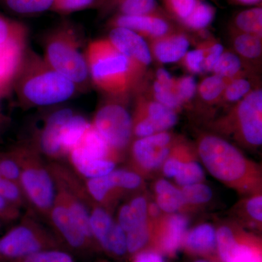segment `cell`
Instances as JSON below:
<instances>
[{
    "label": "cell",
    "instance_id": "obj_1",
    "mask_svg": "<svg viewBox=\"0 0 262 262\" xmlns=\"http://www.w3.org/2000/svg\"><path fill=\"white\" fill-rule=\"evenodd\" d=\"M12 87L24 108L61 104L81 93L72 81L29 47Z\"/></svg>",
    "mask_w": 262,
    "mask_h": 262
},
{
    "label": "cell",
    "instance_id": "obj_2",
    "mask_svg": "<svg viewBox=\"0 0 262 262\" xmlns=\"http://www.w3.org/2000/svg\"><path fill=\"white\" fill-rule=\"evenodd\" d=\"M91 84L110 97L127 99L139 91L146 73L107 37L91 41L84 51Z\"/></svg>",
    "mask_w": 262,
    "mask_h": 262
},
{
    "label": "cell",
    "instance_id": "obj_3",
    "mask_svg": "<svg viewBox=\"0 0 262 262\" xmlns=\"http://www.w3.org/2000/svg\"><path fill=\"white\" fill-rule=\"evenodd\" d=\"M46 62L74 82L81 93L91 85L84 52L81 49L77 29L71 22H61L48 31L42 41Z\"/></svg>",
    "mask_w": 262,
    "mask_h": 262
},
{
    "label": "cell",
    "instance_id": "obj_4",
    "mask_svg": "<svg viewBox=\"0 0 262 262\" xmlns=\"http://www.w3.org/2000/svg\"><path fill=\"white\" fill-rule=\"evenodd\" d=\"M20 165L19 185L27 203L48 220L54 204L56 188L42 155L33 143H23L11 149Z\"/></svg>",
    "mask_w": 262,
    "mask_h": 262
},
{
    "label": "cell",
    "instance_id": "obj_5",
    "mask_svg": "<svg viewBox=\"0 0 262 262\" xmlns=\"http://www.w3.org/2000/svg\"><path fill=\"white\" fill-rule=\"evenodd\" d=\"M198 151L208 171L222 182H237L247 172L248 161L242 153L219 136L202 138Z\"/></svg>",
    "mask_w": 262,
    "mask_h": 262
},
{
    "label": "cell",
    "instance_id": "obj_6",
    "mask_svg": "<svg viewBox=\"0 0 262 262\" xmlns=\"http://www.w3.org/2000/svg\"><path fill=\"white\" fill-rule=\"evenodd\" d=\"M57 246L53 234L32 217L26 216L0 239V258L18 261L39 251L56 249Z\"/></svg>",
    "mask_w": 262,
    "mask_h": 262
},
{
    "label": "cell",
    "instance_id": "obj_7",
    "mask_svg": "<svg viewBox=\"0 0 262 262\" xmlns=\"http://www.w3.org/2000/svg\"><path fill=\"white\" fill-rule=\"evenodd\" d=\"M125 100L107 96L91 122L116 154L126 149L133 136V117L125 107Z\"/></svg>",
    "mask_w": 262,
    "mask_h": 262
},
{
    "label": "cell",
    "instance_id": "obj_8",
    "mask_svg": "<svg viewBox=\"0 0 262 262\" xmlns=\"http://www.w3.org/2000/svg\"><path fill=\"white\" fill-rule=\"evenodd\" d=\"M227 120L232 122L239 137L251 146L262 144V90L256 87L236 103Z\"/></svg>",
    "mask_w": 262,
    "mask_h": 262
},
{
    "label": "cell",
    "instance_id": "obj_9",
    "mask_svg": "<svg viewBox=\"0 0 262 262\" xmlns=\"http://www.w3.org/2000/svg\"><path fill=\"white\" fill-rule=\"evenodd\" d=\"M171 19L166 12L160 10L144 15L117 14L108 20V26L110 28L130 29L148 41L179 29L172 23Z\"/></svg>",
    "mask_w": 262,
    "mask_h": 262
},
{
    "label": "cell",
    "instance_id": "obj_10",
    "mask_svg": "<svg viewBox=\"0 0 262 262\" xmlns=\"http://www.w3.org/2000/svg\"><path fill=\"white\" fill-rule=\"evenodd\" d=\"M75 113L72 108L61 107L48 115L37 139L33 143L41 155L53 160L63 158L61 147L62 130Z\"/></svg>",
    "mask_w": 262,
    "mask_h": 262
},
{
    "label": "cell",
    "instance_id": "obj_11",
    "mask_svg": "<svg viewBox=\"0 0 262 262\" xmlns=\"http://www.w3.org/2000/svg\"><path fill=\"white\" fill-rule=\"evenodd\" d=\"M107 38L118 51L146 73L152 61L146 39L130 29L122 27L110 28Z\"/></svg>",
    "mask_w": 262,
    "mask_h": 262
},
{
    "label": "cell",
    "instance_id": "obj_12",
    "mask_svg": "<svg viewBox=\"0 0 262 262\" xmlns=\"http://www.w3.org/2000/svg\"><path fill=\"white\" fill-rule=\"evenodd\" d=\"M48 220L51 222L61 239L72 249L83 251L89 246L91 241L84 235L68 208L58 196H56Z\"/></svg>",
    "mask_w": 262,
    "mask_h": 262
},
{
    "label": "cell",
    "instance_id": "obj_13",
    "mask_svg": "<svg viewBox=\"0 0 262 262\" xmlns=\"http://www.w3.org/2000/svg\"><path fill=\"white\" fill-rule=\"evenodd\" d=\"M146 42L152 59L161 63L179 62L190 46L189 36L179 29Z\"/></svg>",
    "mask_w": 262,
    "mask_h": 262
},
{
    "label": "cell",
    "instance_id": "obj_14",
    "mask_svg": "<svg viewBox=\"0 0 262 262\" xmlns=\"http://www.w3.org/2000/svg\"><path fill=\"white\" fill-rule=\"evenodd\" d=\"M29 33L11 38L0 46V82L11 88L28 48Z\"/></svg>",
    "mask_w": 262,
    "mask_h": 262
},
{
    "label": "cell",
    "instance_id": "obj_15",
    "mask_svg": "<svg viewBox=\"0 0 262 262\" xmlns=\"http://www.w3.org/2000/svg\"><path fill=\"white\" fill-rule=\"evenodd\" d=\"M169 146L159 147L155 145L149 138H139L134 141L132 153L134 160L143 168L154 170L165 163L170 155Z\"/></svg>",
    "mask_w": 262,
    "mask_h": 262
},
{
    "label": "cell",
    "instance_id": "obj_16",
    "mask_svg": "<svg viewBox=\"0 0 262 262\" xmlns=\"http://www.w3.org/2000/svg\"><path fill=\"white\" fill-rule=\"evenodd\" d=\"M67 157L76 173L87 179L103 177L115 169L114 160L95 159L75 149L72 150Z\"/></svg>",
    "mask_w": 262,
    "mask_h": 262
},
{
    "label": "cell",
    "instance_id": "obj_17",
    "mask_svg": "<svg viewBox=\"0 0 262 262\" xmlns=\"http://www.w3.org/2000/svg\"><path fill=\"white\" fill-rule=\"evenodd\" d=\"M136 101L142 106L146 116L154 125L157 132L167 131L178 122L177 112L155 101L152 98L140 95L136 98Z\"/></svg>",
    "mask_w": 262,
    "mask_h": 262
},
{
    "label": "cell",
    "instance_id": "obj_18",
    "mask_svg": "<svg viewBox=\"0 0 262 262\" xmlns=\"http://www.w3.org/2000/svg\"><path fill=\"white\" fill-rule=\"evenodd\" d=\"M73 149L95 159L113 160L112 157L117 155L91 122H90V125L78 145Z\"/></svg>",
    "mask_w": 262,
    "mask_h": 262
},
{
    "label": "cell",
    "instance_id": "obj_19",
    "mask_svg": "<svg viewBox=\"0 0 262 262\" xmlns=\"http://www.w3.org/2000/svg\"><path fill=\"white\" fill-rule=\"evenodd\" d=\"M234 53L243 62H253L261 59L262 37L229 30Z\"/></svg>",
    "mask_w": 262,
    "mask_h": 262
},
{
    "label": "cell",
    "instance_id": "obj_20",
    "mask_svg": "<svg viewBox=\"0 0 262 262\" xmlns=\"http://www.w3.org/2000/svg\"><path fill=\"white\" fill-rule=\"evenodd\" d=\"M147 214L148 206L145 198L137 196L120 208L118 225L125 232H129L145 223Z\"/></svg>",
    "mask_w": 262,
    "mask_h": 262
},
{
    "label": "cell",
    "instance_id": "obj_21",
    "mask_svg": "<svg viewBox=\"0 0 262 262\" xmlns=\"http://www.w3.org/2000/svg\"><path fill=\"white\" fill-rule=\"evenodd\" d=\"M90 122L80 114L75 113L63 127L61 137V147L63 157H67L78 145Z\"/></svg>",
    "mask_w": 262,
    "mask_h": 262
},
{
    "label": "cell",
    "instance_id": "obj_22",
    "mask_svg": "<svg viewBox=\"0 0 262 262\" xmlns=\"http://www.w3.org/2000/svg\"><path fill=\"white\" fill-rule=\"evenodd\" d=\"M215 15L214 7L207 3L206 0H201L194 5L189 15L179 24L183 28L194 32H203L211 25Z\"/></svg>",
    "mask_w": 262,
    "mask_h": 262
},
{
    "label": "cell",
    "instance_id": "obj_23",
    "mask_svg": "<svg viewBox=\"0 0 262 262\" xmlns=\"http://www.w3.org/2000/svg\"><path fill=\"white\" fill-rule=\"evenodd\" d=\"M229 30L262 37L261 5L242 10L234 15Z\"/></svg>",
    "mask_w": 262,
    "mask_h": 262
},
{
    "label": "cell",
    "instance_id": "obj_24",
    "mask_svg": "<svg viewBox=\"0 0 262 262\" xmlns=\"http://www.w3.org/2000/svg\"><path fill=\"white\" fill-rule=\"evenodd\" d=\"M188 226L189 220L185 215L175 214L168 219L163 239V247L169 254H173L178 251L185 237Z\"/></svg>",
    "mask_w": 262,
    "mask_h": 262
},
{
    "label": "cell",
    "instance_id": "obj_25",
    "mask_svg": "<svg viewBox=\"0 0 262 262\" xmlns=\"http://www.w3.org/2000/svg\"><path fill=\"white\" fill-rule=\"evenodd\" d=\"M55 0H0V5L13 14L30 17L51 11Z\"/></svg>",
    "mask_w": 262,
    "mask_h": 262
},
{
    "label": "cell",
    "instance_id": "obj_26",
    "mask_svg": "<svg viewBox=\"0 0 262 262\" xmlns=\"http://www.w3.org/2000/svg\"><path fill=\"white\" fill-rule=\"evenodd\" d=\"M56 196H58L68 208L71 214L80 227L81 230L83 232L84 235L90 241H92L94 237L90 226L89 208L83 203L64 191L56 189Z\"/></svg>",
    "mask_w": 262,
    "mask_h": 262
},
{
    "label": "cell",
    "instance_id": "obj_27",
    "mask_svg": "<svg viewBox=\"0 0 262 262\" xmlns=\"http://www.w3.org/2000/svg\"><path fill=\"white\" fill-rule=\"evenodd\" d=\"M106 9L116 10L117 14L139 15L160 10L157 0H106Z\"/></svg>",
    "mask_w": 262,
    "mask_h": 262
},
{
    "label": "cell",
    "instance_id": "obj_28",
    "mask_svg": "<svg viewBox=\"0 0 262 262\" xmlns=\"http://www.w3.org/2000/svg\"><path fill=\"white\" fill-rule=\"evenodd\" d=\"M155 190L158 194L157 204L166 213H175L185 203L181 190L165 179L157 182Z\"/></svg>",
    "mask_w": 262,
    "mask_h": 262
},
{
    "label": "cell",
    "instance_id": "obj_29",
    "mask_svg": "<svg viewBox=\"0 0 262 262\" xmlns=\"http://www.w3.org/2000/svg\"><path fill=\"white\" fill-rule=\"evenodd\" d=\"M245 65L242 60L234 52L224 51L213 67V75L224 78L233 80L239 77H246Z\"/></svg>",
    "mask_w": 262,
    "mask_h": 262
},
{
    "label": "cell",
    "instance_id": "obj_30",
    "mask_svg": "<svg viewBox=\"0 0 262 262\" xmlns=\"http://www.w3.org/2000/svg\"><path fill=\"white\" fill-rule=\"evenodd\" d=\"M229 79L213 75L208 76L198 84L196 94L201 101L207 104L219 103L222 94L227 87Z\"/></svg>",
    "mask_w": 262,
    "mask_h": 262
},
{
    "label": "cell",
    "instance_id": "obj_31",
    "mask_svg": "<svg viewBox=\"0 0 262 262\" xmlns=\"http://www.w3.org/2000/svg\"><path fill=\"white\" fill-rule=\"evenodd\" d=\"M215 232L211 225L204 224L192 229L186 239L187 247L196 252H208L214 248Z\"/></svg>",
    "mask_w": 262,
    "mask_h": 262
},
{
    "label": "cell",
    "instance_id": "obj_32",
    "mask_svg": "<svg viewBox=\"0 0 262 262\" xmlns=\"http://www.w3.org/2000/svg\"><path fill=\"white\" fill-rule=\"evenodd\" d=\"M111 215L102 207L96 206L90 210V226L93 237L101 244L114 225Z\"/></svg>",
    "mask_w": 262,
    "mask_h": 262
},
{
    "label": "cell",
    "instance_id": "obj_33",
    "mask_svg": "<svg viewBox=\"0 0 262 262\" xmlns=\"http://www.w3.org/2000/svg\"><path fill=\"white\" fill-rule=\"evenodd\" d=\"M254 85L246 77H239L229 81L219 103H236L247 96Z\"/></svg>",
    "mask_w": 262,
    "mask_h": 262
},
{
    "label": "cell",
    "instance_id": "obj_34",
    "mask_svg": "<svg viewBox=\"0 0 262 262\" xmlns=\"http://www.w3.org/2000/svg\"><path fill=\"white\" fill-rule=\"evenodd\" d=\"M100 245L108 252L116 256H122L127 251L126 232L118 223L115 222L103 242Z\"/></svg>",
    "mask_w": 262,
    "mask_h": 262
},
{
    "label": "cell",
    "instance_id": "obj_35",
    "mask_svg": "<svg viewBox=\"0 0 262 262\" xmlns=\"http://www.w3.org/2000/svg\"><path fill=\"white\" fill-rule=\"evenodd\" d=\"M106 0H55L51 11L67 15L82 10L103 6Z\"/></svg>",
    "mask_w": 262,
    "mask_h": 262
},
{
    "label": "cell",
    "instance_id": "obj_36",
    "mask_svg": "<svg viewBox=\"0 0 262 262\" xmlns=\"http://www.w3.org/2000/svg\"><path fill=\"white\" fill-rule=\"evenodd\" d=\"M219 252L224 262H232L239 244L236 242L232 230L227 227H222L215 233Z\"/></svg>",
    "mask_w": 262,
    "mask_h": 262
},
{
    "label": "cell",
    "instance_id": "obj_37",
    "mask_svg": "<svg viewBox=\"0 0 262 262\" xmlns=\"http://www.w3.org/2000/svg\"><path fill=\"white\" fill-rule=\"evenodd\" d=\"M198 84L192 75L174 78L173 91L182 105L190 102L195 97Z\"/></svg>",
    "mask_w": 262,
    "mask_h": 262
},
{
    "label": "cell",
    "instance_id": "obj_38",
    "mask_svg": "<svg viewBox=\"0 0 262 262\" xmlns=\"http://www.w3.org/2000/svg\"><path fill=\"white\" fill-rule=\"evenodd\" d=\"M174 178L179 185L185 187L201 182L204 178V170L196 162L182 163L179 173Z\"/></svg>",
    "mask_w": 262,
    "mask_h": 262
},
{
    "label": "cell",
    "instance_id": "obj_39",
    "mask_svg": "<svg viewBox=\"0 0 262 262\" xmlns=\"http://www.w3.org/2000/svg\"><path fill=\"white\" fill-rule=\"evenodd\" d=\"M206 45V40L200 42L195 49L188 51L179 61L182 63L183 67L191 74L195 75L203 72Z\"/></svg>",
    "mask_w": 262,
    "mask_h": 262
},
{
    "label": "cell",
    "instance_id": "obj_40",
    "mask_svg": "<svg viewBox=\"0 0 262 262\" xmlns=\"http://www.w3.org/2000/svg\"><path fill=\"white\" fill-rule=\"evenodd\" d=\"M0 196L13 206L20 208L26 206L27 200L20 186L5 179L0 174Z\"/></svg>",
    "mask_w": 262,
    "mask_h": 262
},
{
    "label": "cell",
    "instance_id": "obj_41",
    "mask_svg": "<svg viewBox=\"0 0 262 262\" xmlns=\"http://www.w3.org/2000/svg\"><path fill=\"white\" fill-rule=\"evenodd\" d=\"M182 193L184 203L190 204H201L207 203L213 196L211 188L201 183L191 184L183 187Z\"/></svg>",
    "mask_w": 262,
    "mask_h": 262
},
{
    "label": "cell",
    "instance_id": "obj_42",
    "mask_svg": "<svg viewBox=\"0 0 262 262\" xmlns=\"http://www.w3.org/2000/svg\"><path fill=\"white\" fill-rule=\"evenodd\" d=\"M165 11L177 23L189 15L194 5L201 0H162Z\"/></svg>",
    "mask_w": 262,
    "mask_h": 262
},
{
    "label": "cell",
    "instance_id": "obj_43",
    "mask_svg": "<svg viewBox=\"0 0 262 262\" xmlns=\"http://www.w3.org/2000/svg\"><path fill=\"white\" fill-rule=\"evenodd\" d=\"M108 175L116 189L133 190L137 189L141 184L140 176L128 170L115 169Z\"/></svg>",
    "mask_w": 262,
    "mask_h": 262
},
{
    "label": "cell",
    "instance_id": "obj_44",
    "mask_svg": "<svg viewBox=\"0 0 262 262\" xmlns=\"http://www.w3.org/2000/svg\"><path fill=\"white\" fill-rule=\"evenodd\" d=\"M0 174L5 179L19 185L20 165L11 149L8 151H0Z\"/></svg>",
    "mask_w": 262,
    "mask_h": 262
},
{
    "label": "cell",
    "instance_id": "obj_45",
    "mask_svg": "<svg viewBox=\"0 0 262 262\" xmlns=\"http://www.w3.org/2000/svg\"><path fill=\"white\" fill-rule=\"evenodd\" d=\"M29 33L25 24L0 14V46L11 38Z\"/></svg>",
    "mask_w": 262,
    "mask_h": 262
},
{
    "label": "cell",
    "instance_id": "obj_46",
    "mask_svg": "<svg viewBox=\"0 0 262 262\" xmlns=\"http://www.w3.org/2000/svg\"><path fill=\"white\" fill-rule=\"evenodd\" d=\"M14 262H75L73 258L65 251L48 249L33 253Z\"/></svg>",
    "mask_w": 262,
    "mask_h": 262
},
{
    "label": "cell",
    "instance_id": "obj_47",
    "mask_svg": "<svg viewBox=\"0 0 262 262\" xmlns=\"http://www.w3.org/2000/svg\"><path fill=\"white\" fill-rule=\"evenodd\" d=\"M151 97L162 104L177 112L182 107V103L176 96L173 89L163 87L154 80L151 86Z\"/></svg>",
    "mask_w": 262,
    "mask_h": 262
},
{
    "label": "cell",
    "instance_id": "obj_48",
    "mask_svg": "<svg viewBox=\"0 0 262 262\" xmlns=\"http://www.w3.org/2000/svg\"><path fill=\"white\" fill-rule=\"evenodd\" d=\"M149 232L147 222L126 232L127 250L136 253L144 247L149 241Z\"/></svg>",
    "mask_w": 262,
    "mask_h": 262
},
{
    "label": "cell",
    "instance_id": "obj_49",
    "mask_svg": "<svg viewBox=\"0 0 262 262\" xmlns=\"http://www.w3.org/2000/svg\"><path fill=\"white\" fill-rule=\"evenodd\" d=\"M206 42L203 72H211L215 63L225 49L220 42L213 38L206 39Z\"/></svg>",
    "mask_w": 262,
    "mask_h": 262
},
{
    "label": "cell",
    "instance_id": "obj_50",
    "mask_svg": "<svg viewBox=\"0 0 262 262\" xmlns=\"http://www.w3.org/2000/svg\"><path fill=\"white\" fill-rule=\"evenodd\" d=\"M232 262H261V258L249 246L239 245Z\"/></svg>",
    "mask_w": 262,
    "mask_h": 262
},
{
    "label": "cell",
    "instance_id": "obj_51",
    "mask_svg": "<svg viewBox=\"0 0 262 262\" xmlns=\"http://www.w3.org/2000/svg\"><path fill=\"white\" fill-rule=\"evenodd\" d=\"M20 215V208L0 196V220L5 222L16 220Z\"/></svg>",
    "mask_w": 262,
    "mask_h": 262
},
{
    "label": "cell",
    "instance_id": "obj_52",
    "mask_svg": "<svg viewBox=\"0 0 262 262\" xmlns=\"http://www.w3.org/2000/svg\"><path fill=\"white\" fill-rule=\"evenodd\" d=\"M246 209L248 214L255 220L262 221V198L261 196H256L251 198L246 204Z\"/></svg>",
    "mask_w": 262,
    "mask_h": 262
},
{
    "label": "cell",
    "instance_id": "obj_53",
    "mask_svg": "<svg viewBox=\"0 0 262 262\" xmlns=\"http://www.w3.org/2000/svg\"><path fill=\"white\" fill-rule=\"evenodd\" d=\"M183 162L176 158H168L164 163V174L168 178L175 177L179 173Z\"/></svg>",
    "mask_w": 262,
    "mask_h": 262
},
{
    "label": "cell",
    "instance_id": "obj_54",
    "mask_svg": "<svg viewBox=\"0 0 262 262\" xmlns=\"http://www.w3.org/2000/svg\"><path fill=\"white\" fill-rule=\"evenodd\" d=\"M134 262H165V261L158 253L142 252L136 256Z\"/></svg>",
    "mask_w": 262,
    "mask_h": 262
},
{
    "label": "cell",
    "instance_id": "obj_55",
    "mask_svg": "<svg viewBox=\"0 0 262 262\" xmlns=\"http://www.w3.org/2000/svg\"><path fill=\"white\" fill-rule=\"evenodd\" d=\"M231 4L244 5V6H256L261 5L262 0H227Z\"/></svg>",
    "mask_w": 262,
    "mask_h": 262
},
{
    "label": "cell",
    "instance_id": "obj_56",
    "mask_svg": "<svg viewBox=\"0 0 262 262\" xmlns=\"http://www.w3.org/2000/svg\"><path fill=\"white\" fill-rule=\"evenodd\" d=\"M10 89V88L8 87L6 84L0 82V127H1L3 118V115H2V101H3V98H4V96L8 92Z\"/></svg>",
    "mask_w": 262,
    "mask_h": 262
},
{
    "label": "cell",
    "instance_id": "obj_57",
    "mask_svg": "<svg viewBox=\"0 0 262 262\" xmlns=\"http://www.w3.org/2000/svg\"><path fill=\"white\" fill-rule=\"evenodd\" d=\"M160 207L158 206V205L157 203H151V204L149 205V206L148 207V212H149V214L153 217H157L160 215Z\"/></svg>",
    "mask_w": 262,
    "mask_h": 262
},
{
    "label": "cell",
    "instance_id": "obj_58",
    "mask_svg": "<svg viewBox=\"0 0 262 262\" xmlns=\"http://www.w3.org/2000/svg\"><path fill=\"white\" fill-rule=\"evenodd\" d=\"M195 262H209V261H206V260H198V261H196Z\"/></svg>",
    "mask_w": 262,
    "mask_h": 262
}]
</instances>
